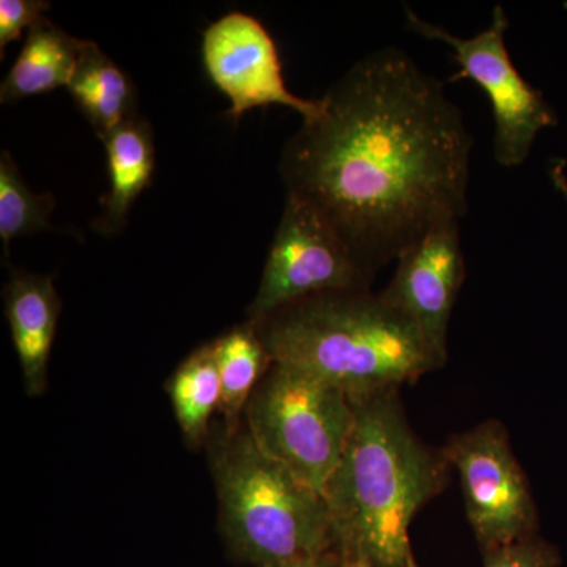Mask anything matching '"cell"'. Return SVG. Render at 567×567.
I'll use <instances>...</instances> for the list:
<instances>
[{
    "mask_svg": "<svg viewBox=\"0 0 567 567\" xmlns=\"http://www.w3.org/2000/svg\"><path fill=\"white\" fill-rule=\"evenodd\" d=\"M284 145L287 194L317 208L374 278L465 215L473 140L442 82L388 48L354 63Z\"/></svg>",
    "mask_w": 567,
    "mask_h": 567,
    "instance_id": "cell-1",
    "label": "cell"
},
{
    "mask_svg": "<svg viewBox=\"0 0 567 567\" xmlns=\"http://www.w3.org/2000/svg\"><path fill=\"white\" fill-rule=\"evenodd\" d=\"M350 401L352 434L324 491L334 547L360 551L377 567H405L410 525L447 486L451 465L413 431L399 390Z\"/></svg>",
    "mask_w": 567,
    "mask_h": 567,
    "instance_id": "cell-2",
    "label": "cell"
},
{
    "mask_svg": "<svg viewBox=\"0 0 567 567\" xmlns=\"http://www.w3.org/2000/svg\"><path fill=\"white\" fill-rule=\"evenodd\" d=\"M254 323L274 363L349 398L401 390L447 361L409 317L371 290L312 295Z\"/></svg>",
    "mask_w": 567,
    "mask_h": 567,
    "instance_id": "cell-3",
    "label": "cell"
},
{
    "mask_svg": "<svg viewBox=\"0 0 567 567\" xmlns=\"http://www.w3.org/2000/svg\"><path fill=\"white\" fill-rule=\"evenodd\" d=\"M224 535L257 567H282L334 548L322 494L265 454L248 429L227 432L215 458Z\"/></svg>",
    "mask_w": 567,
    "mask_h": 567,
    "instance_id": "cell-4",
    "label": "cell"
},
{
    "mask_svg": "<svg viewBox=\"0 0 567 567\" xmlns=\"http://www.w3.org/2000/svg\"><path fill=\"white\" fill-rule=\"evenodd\" d=\"M246 429L257 446L306 486L324 496L354 424L344 391L274 363L246 405Z\"/></svg>",
    "mask_w": 567,
    "mask_h": 567,
    "instance_id": "cell-5",
    "label": "cell"
},
{
    "mask_svg": "<svg viewBox=\"0 0 567 567\" xmlns=\"http://www.w3.org/2000/svg\"><path fill=\"white\" fill-rule=\"evenodd\" d=\"M406 24L429 40L446 43L458 63L456 80L475 81L491 100L495 118L494 151L496 162L505 167L527 162L537 134L557 125V115L543 93L516 69L506 48L509 28L506 11L496 6L491 25L470 39L453 35L446 29L417 17L406 7Z\"/></svg>",
    "mask_w": 567,
    "mask_h": 567,
    "instance_id": "cell-6",
    "label": "cell"
},
{
    "mask_svg": "<svg viewBox=\"0 0 567 567\" xmlns=\"http://www.w3.org/2000/svg\"><path fill=\"white\" fill-rule=\"evenodd\" d=\"M372 279L322 213L287 194L249 320L259 322L312 295L371 290Z\"/></svg>",
    "mask_w": 567,
    "mask_h": 567,
    "instance_id": "cell-7",
    "label": "cell"
},
{
    "mask_svg": "<svg viewBox=\"0 0 567 567\" xmlns=\"http://www.w3.org/2000/svg\"><path fill=\"white\" fill-rule=\"evenodd\" d=\"M442 450L461 477L466 517L483 551L537 535L539 513L505 425L486 421L451 436Z\"/></svg>",
    "mask_w": 567,
    "mask_h": 567,
    "instance_id": "cell-8",
    "label": "cell"
},
{
    "mask_svg": "<svg viewBox=\"0 0 567 567\" xmlns=\"http://www.w3.org/2000/svg\"><path fill=\"white\" fill-rule=\"evenodd\" d=\"M203 62L208 80L229 100L235 122L271 104L297 111L303 121L322 111V99H300L287 89L274 37L251 14L230 11L212 22L204 32Z\"/></svg>",
    "mask_w": 567,
    "mask_h": 567,
    "instance_id": "cell-9",
    "label": "cell"
},
{
    "mask_svg": "<svg viewBox=\"0 0 567 567\" xmlns=\"http://www.w3.org/2000/svg\"><path fill=\"white\" fill-rule=\"evenodd\" d=\"M398 262L390 286L380 295L447 353V328L465 281L461 224L457 219L439 224Z\"/></svg>",
    "mask_w": 567,
    "mask_h": 567,
    "instance_id": "cell-10",
    "label": "cell"
},
{
    "mask_svg": "<svg viewBox=\"0 0 567 567\" xmlns=\"http://www.w3.org/2000/svg\"><path fill=\"white\" fill-rule=\"evenodd\" d=\"M3 301L25 390L29 395H40L47 390L48 364L61 316L58 289L51 276L14 270L3 289Z\"/></svg>",
    "mask_w": 567,
    "mask_h": 567,
    "instance_id": "cell-11",
    "label": "cell"
},
{
    "mask_svg": "<svg viewBox=\"0 0 567 567\" xmlns=\"http://www.w3.org/2000/svg\"><path fill=\"white\" fill-rule=\"evenodd\" d=\"M66 89L102 141L140 115L136 85L95 41L84 40Z\"/></svg>",
    "mask_w": 567,
    "mask_h": 567,
    "instance_id": "cell-12",
    "label": "cell"
},
{
    "mask_svg": "<svg viewBox=\"0 0 567 567\" xmlns=\"http://www.w3.org/2000/svg\"><path fill=\"white\" fill-rule=\"evenodd\" d=\"M103 142L110 192L104 196L103 213L95 226L107 235L122 230L137 197L151 185L155 171V144L151 125L140 115Z\"/></svg>",
    "mask_w": 567,
    "mask_h": 567,
    "instance_id": "cell-13",
    "label": "cell"
},
{
    "mask_svg": "<svg viewBox=\"0 0 567 567\" xmlns=\"http://www.w3.org/2000/svg\"><path fill=\"white\" fill-rule=\"evenodd\" d=\"M84 40L74 39L51 20L28 32L17 62L0 84V103L11 104L31 96L69 87Z\"/></svg>",
    "mask_w": 567,
    "mask_h": 567,
    "instance_id": "cell-14",
    "label": "cell"
},
{
    "mask_svg": "<svg viewBox=\"0 0 567 567\" xmlns=\"http://www.w3.org/2000/svg\"><path fill=\"white\" fill-rule=\"evenodd\" d=\"M213 346L221 375L223 401L219 409L226 416L230 434L237 431L241 413L274 360L252 320L216 339Z\"/></svg>",
    "mask_w": 567,
    "mask_h": 567,
    "instance_id": "cell-15",
    "label": "cell"
},
{
    "mask_svg": "<svg viewBox=\"0 0 567 567\" xmlns=\"http://www.w3.org/2000/svg\"><path fill=\"white\" fill-rule=\"evenodd\" d=\"M171 401L183 434L189 442L199 443L223 401L221 375L213 342L189 354L175 371L171 380Z\"/></svg>",
    "mask_w": 567,
    "mask_h": 567,
    "instance_id": "cell-16",
    "label": "cell"
},
{
    "mask_svg": "<svg viewBox=\"0 0 567 567\" xmlns=\"http://www.w3.org/2000/svg\"><path fill=\"white\" fill-rule=\"evenodd\" d=\"M51 193L35 194L22 178L10 152L0 155V240L9 252L11 241L50 229L55 207Z\"/></svg>",
    "mask_w": 567,
    "mask_h": 567,
    "instance_id": "cell-17",
    "label": "cell"
},
{
    "mask_svg": "<svg viewBox=\"0 0 567 567\" xmlns=\"http://www.w3.org/2000/svg\"><path fill=\"white\" fill-rule=\"evenodd\" d=\"M561 555L558 548L533 536L509 546L484 551V567H558Z\"/></svg>",
    "mask_w": 567,
    "mask_h": 567,
    "instance_id": "cell-18",
    "label": "cell"
},
{
    "mask_svg": "<svg viewBox=\"0 0 567 567\" xmlns=\"http://www.w3.org/2000/svg\"><path fill=\"white\" fill-rule=\"evenodd\" d=\"M51 3L47 0H0V58L11 41L20 39L41 22L47 21Z\"/></svg>",
    "mask_w": 567,
    "mask_h": 567,
    "instance_id": "cell-19",
    "label": "cell"
},
{
    "mask_svg": "<svg viewBox=\"0 0 567 567\" xmlns=\"http://www.w3.org/2000/svg\"><path fill=\"white\" fill-rule=\"evenodd\" d=\"M334 567H377L365 555L360 551L336 548Z\"/></svg>",
    "mask_w": 567,
    "mask_h": 567,
    "instance_id": "cell-20",
    "label": "cell"
},
{
    "mask_svg": "<svg viewBox=\"0 0 567 567\" xmlns=\"http://www.w3.org/2000/svg\"><path fill=\"white\" fill-rule=\"evenodd\" d=\"M336 550L327 551L320 557L297 559L282 567H334Z\"/></svg>",
    "mask_w": 567,
    "mask_h": 567,
    "instance_id": "cell-21",
    "label": "cell"
},
{
    "mask_svg": "<svg viewBox=\"0 0 567 567\" xmlns=\"http://www.w3.org/2000/svg\"><path fill=\"white\" fill-rule=\"evenodd\" d=\"M550 177L551 182L555 183L561 196L565 197L567 203V175L565 169V162L554 163V166L550 167Z\"/></svg>",
    "mask_w": 567,
    "mask_h": 567,
    "instance_id": "cell-22",
    "label": "cell"
},
{
    "mask_svg": "<svg viewBox=\"0 0 567 567\" xmlns=\"http://www.w3.org/2000/svg\"><path fill=\"white\" fill-rule=\"evenodd\" d=\"M405 567H420V565H417V563H416L415 557H413V554L410 555L409 561H406Z\"/></svg>",
    "mask_w": 567,
    "mask_h": 567,
    "instance_id": "cell-23",
    "label": "cell"
}]
</instances>
